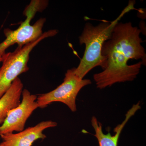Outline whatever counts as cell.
Segmentation results:
<instances>
[{"label": "cell", "mask_w": 146, "mask_h": 146, "mask_svg": "<svg viewBox=\"0 0 146 146\" xmlns=\"http://www.w3.org/2000/svg\"><path fill=\"white\" fill-rule=\"evenodd\" d=\"M141 32L131 23L116 25L102 49V54L107 59L106 68L94 76L97 88L104 89L136 78L146 58Z\"/></svg>", "instance_id": "cell-1"}, {"label": "cell", "mask_w": 146, "mask_h": 146, "mask_svg": "<svg viewBox=\"0 0 146 146\" xmlns=\"http://www.w3.org/2000/svg\"><path fill=\"white\" fill-rule=\"evenodd\" d=\"M135 1H129L128 5L114 21H103L96 26L86 23L79 37L80 45L85 46L84 54L75 73L80 78L84 77L95 67L100 66L104 70L107 66V59L102 54V49L105 42L109 39L112 31L123 16L134 7Z\"/></svg>", "instance_id": "cell-2"}, {"label": "cell", "mask_w": 146, "mask_h": 146, "mask_svg": "<svg viewBox=\"0 0 146 146\" xmlns=\"http://www.w3.org/2000/svg\"><path fill=\"white\" fill-rule=\"evenodd\" d=\"M48 3L46 1H31L24 11L26 19L20 26L15 30L8 28L4 30L6 38L0 43V57L5 53L6 50L11 46L17 44L18 47H22L35 41L42 36L46 18H40L33 25L30 23L36 12L42 11L46 7Z\"/></svg>", "instance_id": "cell-3"}, {"label": "cell", "mask_w": 146, "mask_h": 146, "mask_svg": "<svg viewBox=\"0 0 146 146\" xmlns=\"http://www.w3.org/2000/svg\"><path fill=\"white\" fill-rule=\"evenodd\" d=\"M58 31L50 30L43 33L35 41L22 47H18L13 52L5 53L2 56V65L0 68V98L10 88L18 76L29 70V55L39 42L48 37L56 35Z\"/></svg>", "instance_id": "cell-4"}, {"label": "cell", "mask_w": 146, "mask_h": 146, "mask_svg": "<svg viewBox=\"0 0 146 146\" xmlns=\"http://www.w3.org/2000/svg\"><path fill=\"white\" fill-rule=\"evenodd\" d=\"M75 68L68 70L63 82L56 89L48 93L39 94L36 102L39 108H44L52 103L60 102L73 112L77 110L76 99L79 92L84 86L91 84L89 79H82L75 73Z\"/></svg>", "instance_id": "cell-5"}, {"label": "cell", "mask_w": 146, "mask_h": 146, "mask_svg": "<svg viewBox=\"0 0 146 146\" xmlns=\"http://www.w3.org/2000/svg\"><path fill=\"white\" fill-rule=\"evenodd\" d=\"M22 95L20 104L9 112L4 122L0 126V136L24 130L27 120L39 108L36 102L37 96L31 94L27 89L23 90Z\"/></svg>", "instance_id": "cell-6"}, {"label": "cell", "mask_w": 146, "mask_h": 146, "mask_svg": "<svg viewBox=\"0 0 146 146\" xmlns=\"http://www.w3.org/2000/svg\"><path fill=\"white\" fill-rule=\"evenodd\" d=\"M57 125L56 122L44 121L16 133L1 135L2 141L0 143V146H32L35 141L46 138L43 133L44 130Z\"/></svg>", "instance_id": "cell-7"}, {"label": "cell", "mask_w": 146, "mask_h": 146, "mask_svg": "<svg viewBox=\"0 0 146 146\" xmlns=\"http://www.w3.org/2000/svg\"><path fill=\"white\" fill-rule=\"evenodd\" d=\"M141 108L140 102L133 105L127 112L125 119L122 123L118 125L114 129V131L115 133L114 135H111L109 132L107 134H104L103 131L102 124L98 121L96 117H92L91 125L95 130V134L94 135L98 140L99 146H118L120 134L123 128L129 119Z\"/></svg>", "instance_id": "cell-8"}, {"label": "cell", "mask_w": 146, "mask_h": 146, "mask_svg": "<svg viewBox=\"0 0 146 146\" xmlns=\"http://www.w3.org/2000/svg\"><path fill=\"white\" fill-rule=\"evenodd\" d=\"M23 84L19 78L13 82L10 88L0 98V125L4 122L9 112L21 103Z\"/></svg>", "instance_id": "cell-9"}, {"label": "cell", "mask_w": 146, "mask_h": 146, "mask_svg": "<svg viewBox=\"0 0 146 146\" xmlns=\"http://www.w3.org/2000/svg\"><path fill=\"white\" fill-rule=\"evenodd\" d=\"M2 57H0V63L2 62Z\"/></svg>", "instance_id": "cell-10"}]
</instances>
